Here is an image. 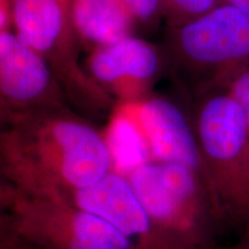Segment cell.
I'll return each instance as SVG.
<instances>
[{"instance_id": "obj_1", "label": "cell", "mask_w": 249, "mask_h": 249, "mask_svg": "<svg viewBox=\"0 0 249 249\" xmlns=\"http://www.w3.org/2000/svg\"><path fill=\"white\" fill-rule=\"evenodd\" d=\"M17 117L1 134L2 181L57 198L113 171L107 139L89 124L45 111Z\"/></svg>"}, {"instance_id": "obj_2", "label": "cell", "mask_w": 249, "mask_h": 249, "mask_svg": "<svg viewBox=\"0 0 249 249\" xmlns=\"http://www.w3.org/2000/svg\"><path fill=\"white\" fill-rule=\"evenodd\" d=\"M193 126L218 213L249 229V132L240 105L223 87L201 102Z\"/></svg>"}, {"instance_id": "obj_3", "label": "cell", "mask_w": 249, "mask_h": 249, "mask_svg": "<svg viewBox=\"0 0 249 249\" xmlns=\"http://www.w3.org/2000/svg\"><path fill=\"white\" fill-rule=\"evenodd\" d=\"M156 225L181 249H214L220 222L203 180L182 165L147 160L127 172Z\"/></svg>"}, {"instance_id": "obj_4", "label": "cell", "mask_w": 249, "mask_h": 249, "mask_svg": "<svg viewBox=\"0 0 249 249\" xmlns=\"http://www.w3.org/2000/svg\"><path fill=\"white\" fill-rule=\"evenodd\" d=\"M0 229L38 249H134L111 224L55 198L0 186Z\"/></svg>"}, {"instance_id": "obj_5", "label": "cell", "mask_w": 249, "mask_h": 249, "mask_svg": "<svg viewBox=\"0 0 249 249\" xmlns=\"http://www.w3.org/2000/svg\"><path fill=\"white\" fill-rule=\"evenodd\" d=\"M55 200L111 224L134 249H181L156 225L124 174L111 171L91 186L68 191Z\"/></svg>"}, {"instance_id": "obj_6", "label": "cell", "mask_w": 249, "mask_h": 249, "mask_svg": "<svg viewBox=\"0 0 249 249\" xmlns=\"http://www.w3.org/2000/svg\"><path fill=\"white\" fill-rule=\"evenodd\" d=\"M181 54L195 66L216 71L218 82L249 67V14L218 5L179 30Z\"/></svg>"}, {"instance_id": "obj_7", "label": "cell", "mask_w": 249, "mask_h": 249, "mask_svg": "<svg viewBox=\"0 0 249 249\" xmlns=\"http://www.w3.org/2000/svg\"><path fill=\"white\" fill-rule=\"evenodd\" d=\"M124 107L138 124L152 160L182 165L192 170L203 180L211 195L194 126L189 124L180 107L161 97L129 103Z\"/></svg>"}, {"instance_id": "obj_8", "label": "cell", "mask_w": 249, "mask_h": 249, "mask_svg": "<svg viewBox=\"0 0 249 249\" xmlns=\"http://www.w3.org/2000/svg\"><path fill=\"white\" fill-rule=\"evenodd\" d=\"M52 71L42 54L15 33H0V91L2 102L31 112L51 91ZM26 112V113H27Z\"/></svg>"}, {"instance_id": "obj_9", "label": "cell", "mask_w": 249, "mask_h": 249, "mask_svg": "<svg viewBox=\"0 0 249 249\" xmlns=\"http://www.w3.org/2000/svg\"><path fill=\"white\" fill-rule=\"evenodd\" d=\"M158 68L160 58L154 48L133 36L98 48L89 60L90 73L105 85L145 82L156 75Z\"/></svg>"}, {"instance_id": "obj_10", "label": "cell", "mask_w": 249, "mask_h": 249, "mask_svg": "<svg viewBox=\"0 0 249 249\" xmlns=\"http://www.w3.org/2000/svg\"><path fill=\"white\" fill-rule=\"evenodd\" d=\"M15 35L46 58L60 44L70 21L61 0H12Z\"/></svg>"}, {"instance_id": "obj_11", "label": "cell", "mask_w": 249, "mask_h": 249, "mask_svg": "<svg viewBox=\"0 0 249 249\" xmlns=\"http://www.w3.org/2000/svg\"><path fill=\"white\" fill-rule=\"evenodd\" d=\"M70 21L86 42L98 48L132 36L135 22L120 0H71Z\"/></svg>"}, {"instance_id": "obj_12", "label": "cell", "mask_w": 249, "mask_h": 249, "mask_svg": "<svg viewBox=\"0 0 249 249\" xmlns=\"http://www.w3.org/2000/svg\"><path fill=\"white\" fill-rule=\"evenodd\" d=\"M219 82L240 105L249 132V67L230 74Z\"/></svg>"}, {"instance_id": "obj_13", "label": "cell", "mask_w": 249, "mask_h": 249, "mask_svg": "<svg viewBox=\"0 0 249 249\" xmlns=\"http://www.w3.org/2000/svg\"><path fill=\"white\" fill-rule=\"evenodd\" d=\"M171 8L181 14L186 22L201 17L216 7L218 0H165Z\"/></svg>"}, {"instance_id": "obj_14", "label": "cell", "mask_w": 249, "mask_h": 249, "mask_svg": "<svg viewBox=\"0 0 249 249\" xmlns=\"http://www.w3.org/2000/svg\"><path fill=\"white\" fill-rule=\"evenodd\" d=\"M135 21L149 22L160 11L161 0H120Z\"/></svg>"}, {"instance_id": "obj_15", "label": "cell", "mask_w": 249, "mask_h": 249, "mask_svg": "<svg viewBox=\"0 0 249 249\" xmlns=\"http://www.w3.org/2000/svg\"><path fill=\"white\" fill-rule=\"evenodd\" d=\"M0 249H38L34 245L13 234L7 230L0 229Z\"/></svg>"}, {"instance_id": "obj_16", "label": "cell", "mask_w": 249, "mask_h": 249, "mask_svg": "<svg viewBox=\"0 0 249 249\" xmlns=\"http://www.w3.org/2000/svg\"><path fill=\"white\" fill-rule=\"evenodd\" d=\"M224 4L231 5L233 7L249 14V0H224Z\"/></svg>"}, {"instance_id": "obj_17", "label": "cell", "mask_w": 249, "mask_h": 249, "mask_svg": "<svg viewBox=\"0 0 249 249\" xmlns=\"http://www.w3.org/2000/svg\"><path fill=\"white\" fill-rule=\"evenodd\" d=\"M247 230H248V232L244 238V240H242L239 245H236L233 249H249V229H247Z\"/></svg>"}, {"instance_id": "obj_18", "label": "cell", "mask_w": 249, "mask_h": 249, "mask_svg": "<svg viewBox=\"0 0 249 249\" xmlns=\"http://www.w3.org/2000/svg\"><path fill=\"white\" fill-rule=\"evenodd\" d=\"M71 0H61L62 5H64L65 9H66V11H67L68 17H70V6H71Z\"/></svg>"}]
</instances>
